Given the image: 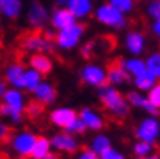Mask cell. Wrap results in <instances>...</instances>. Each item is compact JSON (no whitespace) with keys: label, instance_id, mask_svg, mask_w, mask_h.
I'll use <instances>...</instances> for the list:
<instances>
[{"label":"cell","instance_id":"39","mask_svg":"<svg viewBox=\"0 0 160 159\" xmlns=\"http://www.w3.org/2000/svg\"><path fill=\"white\" fill-rule=\"evenodd\" d=\"M150 31H152V34L155 37L160 39V18H158V20H154L152 23H150Z\"/></svg>","mask_w":160,"mask_h":159},{"label":"cell","instance_id":"30","mask_svg":"<svg viewBox=\"0 0 160 159\" xmlns=\"http://www.w3.org/2000/svg\"><path fill=\"white\" fill-rule=\"evenodd\" d=\"M147 99L154 107L160 110V81H157L155 85L147 91Z\"/></svg>","mask_w":160,"mask_h":159},{"label":"cell","instance_id":"33","mask_svg":"<svg viewBox=\"0 0 160 159\" xmlns=\"http://www.w3.org/2000/svg\"><path fill=\"white\" fill-rule=\"evenodd\" d=\"M86 128L88 127L84 125L82 120L76 117L67 128H65V133H68V135H78V133H84V130H86Z\"/></svg>","mask_w":160,"mask_h":159},{"label":"cell","instance_id":"16","mask_svg":"<svg viewBox=\"0 0 160 159\" xmlns=\"http://www.w3.org/2000/svg\"><path fill=\"white\" fill-rule=\"evenodd\" d=\"M52 145L60 149V151H67V153H73L78 149V143L76 140L73 138V135L68 133H60V135H55L52 138Z\"/></svg>","mask_w":160,"mask_h":159},{"label":"cell","instance_id":"22","mask_svg":"<svg viewBox=\"0 0 160 159\" xmlns=\"http://www.w3.org/2000/svg\"><path fill=\"white\" fill-rule=\"evenodd\" d=\"M157 81H158V80H157L150 72H146V73H142V75H139V77L133 78L134 86H136L138 91H141V93H147L150 88L155 85Z\"/></svg>","mask_w":160,"mask_h":159},{"label":"cell","instance_id":"19","mask_svg":"<svg viewBox=\"0 0 160 159\" xmlns=\"http://www.w3.org/2000/svg\"><path fill=\"white\" fill-rule=\"evenodd\" d=\"M34 94H36L37 101H39L41 104H52V102L55 101L57 93H55V89L50 85H47V83H41V85L34 89Z\"/></svg>","mask_w":160,"mask_h":159},{"label":"cell","instance_id":"41","mask_svg":"<svg viewBox=\"0 0 160 159\" xmlns=\"http://www.w3.org/2000/svg\"><path fill=\"white\" fill-rule=\"evenodd\" d=\"M55 2H57L58 8H65V7H67V3H68V0H55Z\"/></svg>","mask_w":160,"mask_h":159},{"label":"cell","instance_id":"23","mask_svg":"<svg viewBox=\"0 0 160 159\" xmlns=\"http://www.w3.org/2000/svg\"><path fill=\"white\" fill-rule=\"evenodd\" d=\"M49 149H50V141L45 136H39V138H36V145L32 148L31 156L34 159H44L49 154Z\"/></svg>","mask_w":160,"mask_h":159},{"label":"cell","instance_id":"14","mask_svg":"<svg viewBox=\"0 0 160 159\" xmlns=\"http://www.w3.org/2000/svg\"><path fill=\"white\" fill-rule=\"evenodd\" d=\"M121 65H123V68L128 72V75L131 78H136L139 75H142L147 72L146 68V62L139 57H131V59H120Z\"/></svg>","mask_w":160,"mask_h":159},{"label":"cell","instance_id":"38","mask_svg":"<svg viewBox=\"0 0 160 159\" xmlns=\"http://www.w3.org/2000/svg\"><path fill=\"white\" fill-rule=\"evenodd\" d=\"M76 159H99V154L94 153L92 149H89V148H84L82 153H81Z\"/></svg>","mask_w":160,"mask_h":159},{"label":"cell","instance_id":"11","mask_svg":"<svg viewBox=\"0 0 160 159\" xmlns=\"http://www.w3.org/2000/svg\"><path fill=\"white\" fill-rule=\"evenodd\" d=\"M50 23H52V26L55 28V29L62 31V29H67V28L76 24V18H74L73 13L65 7V8H57V10L52 13Z\"/></svg>","mask_w":160,"mask_h":159},{"label":"cell","instance_id":"9","mask_svg":"<svg viewBox=\"0 0 160 159\" xmlns=\"http://www.w3.org/2000/svg\"><path fill=\"white\" fill-rule=\"evenodd\" d=\"M126 101H128L129 106L138 107V109H142V110H146L147 114L152 115V117H158V114H160V110L149 102L147 94H142L141 91H131V93H128Z\"/></svg>","mask_w":160,"mask_h":159},{"label":"cell","instance_id":"17","mask_svg":"<svg viewBox=\"0 0 160 159\" xmlns=\"http://www.w3.org/2000/svg\"><path fill=\"white\" fill-rule=\"evenodd\" d=\"M74 119H76V112L73 109H57L50 114V120L62 128H67Z\"/></svg>","mask_w":160,"mask_h":159},{"label":"cell","instance_id":"4","mask_svg":"<svg viewBox=\"0 0 160 159\" xmlns=\"http://www.w3.org/2000/svg\"><path fill=\"white\" fill-rule=\"evenodd\" d=\"M160 135V122L157 117L149 115L142 119L134 128V136L138 138V141H147V143H155Z\"/></svg>","mask_w":160,"mask_h":159},{"label":"cell","instance_id":"2","mask_svg":"<svg viewBox=\"0 0 160 159\" xmlns=\"http://www.w3.org/2000/svg\"><path fill=\"white\" fill-rule=\"evenodd\" d=\"M96 18L97 21L103 26H108V28H113V29H125L128 26V20H126V15L121 13L120 10L110 3H103L100 5L97 10H96Z\"/></svg>","mask_w":160,"mask_h":159},{"label":"cell","instance_id":"3","mask_svg":"<svg viewBox=\"0 0 160 159\" xmlns=\"http://www.w3.org/2000/svg\"><path fill=\"white\" fill-rule=\"evenodd\" d=\"M21 47L24 50L36 52V54H49L55 50L53 39L47 34L41 33H29L21 37Z\"/></svg>","mask_w":160,"mask_h":159},{"label":"cell","instance_id":"26","mask_svg":"<svg viewBox=\"0 0 160 159\" xmlns=\"http://www.w3.org/2000/svg\"><path fill=\"white\" fill-rule=\"evenodd\" d=\"M39 85H41V73L36 72L34 68L28 70L24 73V88L29 89V91H34Z\"/></svg>","mask_w":160,"mask_h":159},{"label":"cell","instance_id":"25","mask_svg":"<svg viewBox=\"0 0 160 159\" xmlns=\"http://www.w3.org/2000/svg\"><path fill=\"white\" fill-rule=\"evenodd\" d=\"M146 62V68L147 72H150L157 80H160V52H152L147 55Z\"/></svg>","mask_w":160,"mask_h":159},{"label":"cell","instance_id":"20","mask_svg":"<svg viewBox=\"0 0 160 159\" xmlns=\"http://www.w3.org/2000/svg\"><path fill=\"white\" fill-rule=\"evenodd\" d=\"M84 125L88 128H92V130H100L103 127V120L100 115H97L96 112H92L91 109H82L81 110V117H79Z\"/></svg>","mask_w":160,"mask_h":159},{"label":"cell","instance_id":"45","mask_svg":"<svg viewBox=\"0 0 160 159\" xmlns=\"http://www.w3.org/2000/svg\"><path fill=\"white\" fill-rule=\"evenodd\" d=\"M21 159H28V157H21Z\"/></svg>","mask_w":160,"mask_h":159},{"label":"cell","instance_id":"6","mask_svg":"<svg viewBox=\"0 0 160 159\" xmlns=\"http://www.w3.org/2000/svg\"><path fill=\"white\" fill-rule=\"evenodd\" d=\"M47 21H49V12H47V8L41 2L32 0L29 8H28V23L34 29H41V28L45 26Z\"/></svg>","mask_w":160,"mask_h":159},{"label":"cell","instance_id":"29","mask_svg":"<svg viewBox=\"0 0 160 159\" xmlns=\"http://www.w3.org/2000/svg\"><path fill=\"white\" fill-rule=\"evenodd\" d=\"M0 115H2V117H10L12 122H15V124L21 122V112L13 109V107H10V106H7L5 102H3V104H0Z\"/></svg>","mask_w":160,"mask_h":159},{"label":"cell","instance_id":"27","mask_svg":"<svg viewBox=\"0 0 160 159\" xmlns=\"http://www.w3.org/2000/svg\"><path fill=\"white\" fill-rule=\"evenodd\" d=\"M133 153L136 157H146L154 153V145L147 141H136L133 146Z\"/></svg>","mask_w":160,"mask_h":159},{"label":"cell","instance_id":"10","mask_svg":"<svg viewBox=\"0 0 160 159\" xmlns=\"http://www.w3.org/2000/svg\"><path fill=\"white\" fill-rule=\"evenodd\" d=\"M81 78L88 85L102 86L107 83V72L100 67H97V65H88V67H84V70L81 73Z\"/></svg>","mask_w":160,"mask_h":159},{"label":"cell","instance_id":"7","mask_svg":"<svg viewBox=\"0 0 160 159\" xmlns=\"http://www.w3.org/2000/svg\"><path fill=\"white\" fill-rule=\"evenodd\" d=\"M34 145H36V136L32 133H29V132H20L12 140V148L21 157L31 156Z\"/></svg>","mask_w":160,"mask_h":159},{"label":"cell","instance_id":"21","mask_svg":"<svg viewBox=\"0 0 160 159\" xmlns=\"http://www.w3.org/2000/svg\"><path fill=\"white\" fill-rule=\"evenodd\" d=\"M31 63V67L36 70V72H39L41 75H45V73H49L52 70V60L47 57V55L44 54H36L31 57L29 60Z\"/></svg>","mask_w":160,"mask_h":159},{"label":"cell","instance_id":"34","mask_svg":"<svg viewBox=\"0 0 160 159\" xmlns=\"http://www.w3.org/2000/svg\"><path fill=\"white\" fill-rule=\"evenodd\" d=\"M42 112H44V104H41L39 101L31 102V104L28 106V109H26V114L29 115L31 119H39L42 115Z\"/></svg>","mask_w":160,"mask_h":159},{"label":"cell","instance_id":"18","mask_svg":"<svg viewBox=\"0 0 160 159\" xmlns=\"http://www.w3.org/2000/svg\"><path fill=\"white\" fill-rule=\"evenodd\" d=\"M24 73L26 72L23 70L21 65L13 63V65H10V67L7 68L5 77H7V81L12 83L15 88H24Z\"/></svg>","mask_w":160,"mask_h":159},{"label":"cell","instance_id":"44","mask_svg":"<svg viewBox=\"0 0 160 159\" xmlns=\"http://www.w3.org/2000/svg\"><path fill=\"white\" fill-rule=\"evenodd\" d=\"M142 2H150V0H142Z\"/></svg>","mask_w":160,"mask_h":159},{"label":"cell","instance_id":"12","mask_svg":"<svg viewBox=\"0 0 160 159\" xmlns=\"http://www.w3.org/2000/svg\"><path fill=\"white\" fill-rule=\"evenodd\" d=\"M129 75L128 72L123 68V65H121L120 60L113 62L108 67L107 70V83L108 85H123V83H128L129 81Z\"/></svg>","mask_w":160,"mask_h":159},{"label":"cell","instance_id":"5","mask_svg":"<svg viewBox=\"0 0 160 159\" xmlns=\"http://www.w3.org/2000/svg\"><path fill=\"white\" fill-rule=\"evenodd\" d=\"M84 31H86V26L76 23V24L67 28V29L58 31V34L55 36V44L62 49H73L81 41Z\"/></svg>","mask_w":160,"mask_h":159},{"label":"cell","instance_id":"37","mask_svg":"<svg viewBox=\"0 0 160 159\" xmlns=\"http://www.w3.org/2000/svg\"><path fill=\"white\" fill-rule=\"evenodd\" d=\"M10 135H12V130H10V127L0 122V145L7 143L8 140H10Z\"/></svg>","mask_w":160,"mask_h":159},{"label":"cell","instance_id":"24","mask_svg":"<svg viewBox=\"0 0 160 159\" xmlns=\"http://www.w3.org/2000/svg\"><path fill=\"white\" fill-rule=\"evenodd\" d=\"M3 98H5V104L7 106H10V107L20 110V112L23 110V94L20 91L10 89V91H7L3 94Z\"/></svg>","mask_w":160,"mask_h":159},{"label":"cell","instance_id":"8","mask_svg":"<svg viewBox=\"0 0 160 159\" xmlns=\"http://www.w3.org/2000/svg\"><path fill=\"white\" fill-rule=\"evenodd\" d=\"M146 45H147V39H146V36L141 31H129V33H126V36H125V47H126V50L131 55H134V57L141 55L146 50Z\"/></svg>","mask_w":160,"mask_h":159},{"label":"cell","instance_id":"31","mask_svg":"<svg viewBox=\"0 0 160 159\" xmlns=\"http://www.w3.org/2000/svg\"><path fill=\"white\" fill-rule=\"evenodd\" d=\"M146 15L150 20H158L160 18V0H150L146 5Z\"/></svg>","mask_w":160,"mask_h":159},{"label":"cell","instance_id":"43","mask_svg":"<svg viewBox=\"0 0 160 159\" xmlns=\"http://www.w3.org/2000/svg\"><path fill=\"white\" fill-rule=\"evenodd\" d=\"M44 159H60V157H58V156H55V154H50V153H49V154H47Z\"/></svg>","mask_w":160,"mask_h":159},{"label":"cell","instance_id":"42","mask_svg":"<svg viewBox=\"0 0 160 159\" xmlns=\"http://www.w3.org/2000/svg\"><path fill=\"white\" fill-rule=\"evenodd\" d=\"M138 159H160V156H158V154H155V153H152L150 156H146V157H138Z\"/></svg>","mask_w":160,"mask_h":159},{"label":"cell","instance_id":"28","mask_svg":"<svg viewBox=\"0 0 160 159\" xmlns=\"http://www.w3.org/2000/svg\"><path fill=\"white\" fill-rule=\"evenodd\" d=\"M110 5H113L117 10H120L121 13H131L136 7V0H108Z\"/></svg>","mask_w":160,"mask_h":159},{"label":"cell","instance_id":"36","mask_svg":"<svg viewBox=\"0 0 160 159\" xmlns=\"http://www.w3.org/2000/svg\"><path fill=\"white\" fill-rule=\"evenodd\" d=\"M81 54H82V57L84 59H89V57H92L94 54H96V45H94V41H89V42H86L81 47Z\"/></svg>","mask_w":160,"mask_h":159},{"label":"cell","instance_id":"1","mask_svg":"<svg viewBox=\"0 0 160 159\" xmlns=\"http://www.w3.org/2000/svg\"><path fill=\"white\" fill-rule=\"evenodd\" d=\"M99 98L105 107L113 117L117 119H125L129 114V104L126 98L121 94L118 89L113 88V85H105L99 86Z\"/></svg>","mask_w":160,"mask_h":159},{"label":"cell","instance_id":"40","mask_svg":"<svg viewBox=\"0 0 160 159\" xmlns=\"http://www.w3.org/2000/svg\"><path fill=\"white\" fill-rule=\"evenodd\" d=\"M7 93V86H5V81H2L0 80V96H3Z\"/></svg>","mask_w":160,"mask_h":159},{"label":"cell","instance_id":"46","mask_svg":"<svg viewBox=\"0 0 160 159\" xmlns=\"http://www.w3.org/2000/svg\"><path fill=\"white\" fill-rule=\"evenodd\" d=\"M158 140H160V135H158Z\"/></svg>","mask_w":160,"mask_h":159},{"label":"cell","instance_id":"13","mask_svg":"<svg viewBox=\"0 0 160 159\" xmlns=\"http://www.w3.org/2000/svg\"><path fill=\"white\" fill-rule=\"evenodd\" d=\"M67 8L76 20H82L92 12V0H68Z\"/></svg>","mask_w":160,"mask_h":159},{"label":"cell","instance_id":"32","mask_svg":"<svg viewBox=\"0 0 160 159\" xmlns=\"http://www.w3.org/2000/svg\"><path fill=\"white\" fill-rule=\"evenodd\" d=\"M107 148H110V140L107 138V136H103V135H99L96 140L92 141V151L94 153H97V154H100L102 151H105Z\"/></svg>","mask_w":160,"mask_h":159},{"label":"cell","instance_id":"15","mask_svg":"<svg viewBox=\"0 0 160 159\" xmlns=\"http://www.w3.org/2000/svg\"><path fill=\"white\" fill-rule=\"evenodd\" d=\"M23 10L21 0H0V13L8 20H15Z\"/></svg>","mask_w":160,"mask_h":159},{"label":"cell","instance_id":"35","mask_svg":"<svg viewBox=\"0 0 160 159\" xmlns=\"http://www.w3.org/2000/svg\"><path fill=\"white\" fill-rule=\"evenodd\" d=\"M99 156H100V159H126L123 153L117 151V149H115V148H112V146L107 148L105 151H102Z\"/></svg>","mask_w":160,"mask_h":159}]
</instances>
